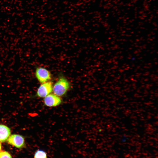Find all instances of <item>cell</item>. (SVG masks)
Listing matches in <instances>:
<instances>
[{
  "instance_id": "obj_8",
  "label": "cell",
  "mask_w": 158,
  "mask_h": 158,
  "mask_svg": "<svg viewBox=\"0 0 158 158\" xmlns=\"http://www.w3.org/2000/svg\"><path fill=\"white\" fill-rule=\"evenodd\" d=\"M0 158H12L10 154L8 152L2 151L0 152Z\"/></svg>"
},
{
  "instance_id": "obj_6",
  "label": "cell",
  "mask_w": 158,
  "mask_h": 158,
  "mask_svg": "<svg viewBox=\"0 0 158 158\" xmlns=\"http://www.w3.org/2000/svg\"><path fill=\"white\" fill-rule=\"evenodd\" d=\"M10 129L6 126L0 124V142H3L8 140L11 134Z\"/></svg>"
},
{
  "instance_id": "obj_2",
  "label": "cell",
  "mask_w": 158,
  "mask_h": 158,
  "mask_svg": "<svg viewBox=\"0 0 158 158\" xmlns=\"http://www.w3.org/2000/svg\"><path fill=\"white\" fill-rule=\"evenodd\" d=\"M35 75L38 80L42 83L47 82L51 78L50 71L47 69L41 67L36 68Z\"/></svg>"
},
{
  "instance_id": "obj_9",
  "label": "cell",
  "mask_w": 158,
  "mask_h": 158,
  "mask_svg": "<svg viewBox=\"0 0 158 158\" xmlns=\"http://www.w3.org/2000/svg\"><path fill=\"white\" fill-rule=\"evenodd\" d=\"M1 143L0 142V152L1 151Z\"/></svg>"
},
{
  "instance_id": "obj_3",
  "label": "cell",
  "mask_w": 158,
  "mask_h": 158,
  "mask_svg": "<svg viewBox=\"0 0 158 158\" xmlns=\"http://www.w3.org/2000/svg\"><path fill=\"white\" fill-rule=\"evenodd\" d=\"M53 90L52 83L47 82L42 83L38 88L37 95L40 97H45L49 94Z\"/></svg>"
},
{
  "instance_id": "obj_1",
  "label": "cell",
  "mask_w": 158,
  "mask_h": 158,
  "mask_svg": "<svg viewBox=\"0 0 158 158\" xmlns=\"http://www.w3.org/2000/svg\"><path fill=\"white\" fill-rule=\"evenodd\" d=\"M70 84L65 77H60L53 86V91L55 95L59 96L64 95L69 89Z\"/></svg>"
},
{
  "instance_id": "obj_4",
  "label": "cell",
  "mask_w": 158,
  "mask_h": 158,
  "mask_svg": "<svg viewBox=\"0 0 158 158\" xmlns=\"http://www.w3.org/2000/svg\"><path fill=\"white\" fill-rule=\"evenodd\" d=\"M9 144L18 148L24 147L25 145L24 138L18 134H13L9 137L8 139Z\"/></svg>"
},
{
  "instance_id": "obj_5",
  "label": "cell",
  "mask_w": 158,
  "mask_h": 158,
  "mask_svg": "<svg viewBox=\"0 0 158 158\" xmlns=\"http://www.w3.org/2000/svg\"><path fill=\"white\" fill-rule=\"evenodd\" d=\"M45 104L49 107H55L60 104L61 100L58 96L54 94H49L44 99Z\"/></svg>"
},
{
  "instance_id": "obj_7",
  "label": "cell",
  "mask_w": 158,
  "mask_h": 158,
  "mask_svg": "<svg viewBox=\"0 0 158 158\" xmlns=\"http://www.w3.org/2000/svg\"><path fill=\"white\" fill-rule=\"evenodd\" d=\"M34 158H47V153L44 151L38 150L35 152L34 156Z\"/></svg>"
}]
</instances>
